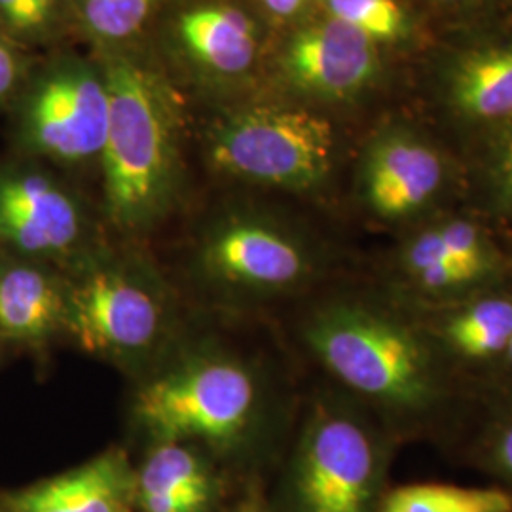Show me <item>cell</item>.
Here are the masks:
<instances>
[{
    "instance_id": "cell-12",
    "label": "cell",
    "mask_w": 512,
    "mask_h": 512,
    "mask_svg": "<svg viewBox=\"0 0 512 512\" xmlns=\"http://www.w3.org/2000/svg\"><path fill=\"white\" fill-rule=\"evenodd\" d=\"M78 236L73 202L37 175L0 183V239L25 253H57Z\"/></svg>"
},
{
    "instance_id": "cell-20",
    "label": "cell",
    "mask_w": 512,
    "mask_h": 512,
    "mask_svg": "<svg viewBox=\"0 0 512 512\" xmlns=\"http://www.w3.org/2000/svg\"><path fill=\"white\" fill-rule=\"evenodd\" d=\"M330 18L378 42H397L410 35V16L397 0H327Z\"/></svg>"
},
{
    "instance_id": "cell-23",
    "label": "cell",
    "mask_w": 512,
    "mask_h": 512,
    "mask_svg": "<svg viewBox=\"0 0 512 512\" xmlns=\"http://www.w3.org/2000/svg\"><path fill=\"white\" fill-rule=\"evenodd\" d=\"M54 0H0V14L19 31L38 29L50 16Z\"/></svg>"
},
{
    "instance_id": "cell-17",
    "label": "cell",
    "mask_w": 512,
    "mask_h": 512,
    "mask_svg": "<svg viewBox=\"0 0 512 512\" xmlns=\"http://www.w3.org/2000/svg\"><path fill=\"white\" fill-rule=\"evenodd\" d=\"M179 31L192 55L220 73H241L255 61V27L236 8L207 6L186 12Z\"/></svg>"
},
{
    "instance_id": "cell-10",
    "label": "cell",
    "mask_w": 512,
    "mask_h": 512,
    "mask_svg": "<svg viewBox=\"0 0 512 512\" xmlns=\"http://www.w3.org/2000/svg\"><path fill=\"white\" fill-rule=\"evenodd\" d=\"M283 65L300 90L348 99L378 76L380 54L372 38L329 16L294 35Z\"/></svg>"
},
{
    "instance_id": "cell-3",
    "label": "cell",
    "mask_w": 512,
    "mask_h": 512,
    "mask_svg": "<svg viewBox=\"0 0 512 512\" xmlns=\"http://www.w3.org/2000/svg\"><path fill=\"white\" fill-rule=\"evenodd\" d=\"M105 88L109 126L101 160L107 203L112 219L135 226L154 217L169 188V114L152 78L133 65L112 63Z\"/></svg>"
},
{
    "instance_id": "cell-14",
    "label": "cell",
    "mask_w": 512,
    "mask_h": 512,
    "mask_svg": "<svg viewBox=\"0 0 512 512\" xmlns=\"http://www.w3.org/2000/svg\"><path fill=\"white\" fill-rule=\"evenodd\" d=\"M65 321V294L46 272L27 264L0 268V334L37 344Z\"/></svg>"
},
{
    "instance_id": "cell-9",
    "label": "cell",
    "mask_w": 512,
    "mask_h": 512,
    "mask_svg": "<svg viewBox=\"0 0 512 512\" xmlns=\"http://www.w3.org/2000/svg\"><path fill=\"white\" fill-rule=\"evenodd\" d=\"M203 262L220 281L262 293L294 291L315 275L313 256L298 239L260 222L224 226Z\"/></svg>"
},
{
    "instance_id": "cell-2",
    "label": "cell",
    "mask_w": 512,
    "mask_h": 512,
    "mask_svg": "<svg viewBox=\"0 0 512 512\" xmlns=\"http://www.w3.org/2000/svg\"><path fill=\"white\" fill-rule=\"evenodd\" d=\"M401 440L363 404L319 401L289 475L291 512H376Z\"/></svg>"
},
{
    "instance_id": "cell-15",
    "label": "cell",
    "mask_w": 512,
    "mask_h": 512,
    "mask_svg": "<svg viewBox=\"0 0 512 512\" xmlns=\"http://www.w3.org/2000/svg\"><path fill=\"white\" fill-rule=\"evenodd\" d=\"M448 92L459 114L478 124L512 120V44L461 55Z\"/></svg>"
},
{
    "instance_id": "cell-28",
    "label": "cell",
    "mask_w": 512,
    "mask_h": 512,
    "mask_svg": "<svg viewBox=\"0 0 512 512\" xmlns=\"http://www.w3.org/2000/svg\"><path fill=\"white\" fill-rule=\"evenodd\" d=\"M433 2L440 4V6H465V4H473L478 0H433Z\"/></svg>"
},
{
    "instance_id": "cell-16",
    "label": "cell",
    "mask_w": 512,
    "mask_h": 512,
    "mask_svg": "<svg viewBox=\"0 0 512 512\" xmlns=\"http://www.w3.org/2000/svg\"><path fill=\"white\" fill-rule=\"evenodd\" d=\"M473 429L461 437L465 465L512 495V380L484 382Z\"/></svg>"
},
{
    "instance_id": "cell-5",
    "label": "cell",
    "mask_w": 512,
    "mask_h": 512,
    "mask_svg": "<svg viewBox=\"0 0 512 512\" xmlns=\"http://www.w3.org/2000/svg\"><path fill=\"white\" fill-rule=\"evenodd\" d=\"M253 376L230 361H196L148 385L137 401L141 420L165 442L232 440L253 420Z\"/></svg>"
},
{
    "instance_id": "cell-4",
    "label": "cell",
    "mask_w": 512,
    "mask_h": 512,
    "mask_svg": "<svg viewBox=\"0 0 512 512\" xmlns=\"http://www.w3.org/2000/svg\"><path fill=\"white\" fill-rule=\"evenodd\" d=\"M334 156L332 124L310 110H245L226 122L211 143V160L220 171L294 192L325 183Z\"/></svg>"
},
{
    "instance_id": "cell-27",
    "label": "cell",
    "mask_w": 512,
    "mask_h": 512,
    "mask_svg": "<svg viewBox=\"0 0 512 512\" xmlns=\"http://www.w3.org/2000/svg\"><path fill=\"white\" fill-rule=\"evenodd\" d=\"M239 512H264V509H262V505L258 503V499H256L255 495H251L247 501H243Z\"/></svg>"
},
{
    "instance_id": "cell-7",
    "label": "cell",
    "mask_w": 512,
    "mask_h": 512,
    "mask_svg": "<svg viewBox=\"0 0 512 512\" xmlns=\"http://www.w3.org/2000/svg\"><path fill=\"white\" fill-rule=\"evenodd\" d=\"M162 321L158 298L124 272H86L65 296V323L92 353L128 355L150 348Z\"/></svg>"
},
{
    "instance_id": "cell-11",
    "label": "cell",
    "mask_w": 512,
    "mask_h": 512,
    "mask_svg": "<svg viewBox=\"0 0 512 512\" xmlns=\"http://www.w3.org/2000/svg\"><path fill=\"white\" fill-rule=\"evenodd\" d=\"M31 135L38 147L61 160L101 154L109 126V93L86 74L48 80L31 107Z\"/></svg>"
},
{
    "instance_id": "cell-8",
    "label": "cell",
    "mask_w": 512,
    "mask_h": 512,
    "mask_svg": "<svg viewBox=\"0 0 512 512\" xmlns=\"http://www.w3.org/2000/svg\"><path fill=\"white\" fill-rule=\"evenodd\" d=\"M444 361L463 380H488L512 342V281L427 310H412Z\"/></svg>"
},
{
    "instance_id": "cell-22",
    "label": "cell",
    "mask_w": 512,
    "mask_h": 512,
    "mask_svg": "<svg viewBox=\"0 0 512 512\" xmlns=\"http://www.w3.org/2000/svg\"><path fill=\"white\" fill-rule=\"evenodd\" d=\"M154 0H86L84 14L97 35L126 38L141 29Z\"/></svg>"
},
{
    "instance_id": "cell-24",
    "label": "cell",
    "mask_w": 512,
    "mask_h": 512,
    "mask_svg": "<svg viewBox=\"0 0 512 512\" xmlns=\"http://www.w3.org/2000/svg\"><path fill=\"white\" fill-rule=\"evenodd\" d=\"M16 78V59L12 52L0 42V97L8 92Z\"/></svg>"
},
{
    "instance_id": "cell-13",
    "label": "cell",
    "mask_w": 512,
    "mask_h": 512,
    "mask_svg": "<svg viewBox=\"0 0 512 512\" xmlns=\"http://www.w3.org/2000/svg\"><path fill=\"white\" fill-rule=\"evenodd\" d=\"M133 488L126 459L109 452L19 492L10 512H124Z\"/></svg>"
},
{
    "instance_id": "cell-21",
    "label": "cell",
    "mask_w": 512,
    "mask_h": 512,
    "mask_svg": "<svg viewBox=\"0 0 512 512\" xmlns=\"http://www.w3.org/2000/svg\"><path fill=\"white\" fill-rule=\"evenodd\" d=\"M482 184L492 213L512 220V120L499 129L488 148Z\"/></svg>"
},
{
    "instance_id": "cell-18",
    "label": "cell",
    "mask_w": 512,
    "mask_h": 512,
    "mask_svg": "<svg viewBox=\"0 0 512 512\" xmlns=\"http://www.w3.org/2000/svg\"><path fill=\"white\" fill-rule=\"evenodd\" d=\"M376 512H512V495L494 484L412 482L387 488Z\"/></svg>"
},
{
    "instance_id": "cell-1",
    "label": "cell",
    "mask_w": 512,
    "mask_h": 512,
    "mask_svg": "<svg viewBox=\"0 0 512 512\" xmlns=\"http://www.w3.org/2000/svg\"><path fill=\"white\" fill-rule=\"evenodd\" d=\"M304 340L401 442L437 433L461 408V378L416 313L387 291L323 304L311 313Z\"/></svg>"
},
{
    "instance_id": "cell-19",
    "label": "cell",
    "mask_w": 512,
    "mask_h": 512,
    "mask_svg": "<svg viewBox=\"0 0 512 512\" xmlns=\"http://www.w3.org/2000/svg\"><path fill=\"white\" fill-rule=\"evenodd\" d=\"M135 495H181L211 501V476L200 458L177 442H165L135 476Z\"/></svg>"
},
{
    "instance_id": "cell-6",
    "label": "cell",
    "mask_w": 512,
    "mask_h": 512,
    "mask_svg": "<svg viewBox=\"0 0 512 512\" xmlns=\"http://www.w3.org/2000/svg\"><path fill=\"white\" fill-rule=\"evenodd\" d=\"M452 183L446 154L412 129L378 135L361 167V196L376 219L420 224Z\"/></svg>"
},
{
    "instance_id": "cell-25",
    "label": "cell",
    "mask_w": 512,
    "mask_h": 512,
    "mask_svg": "<svg viewBox=\"0 0 512 512\" xmlns=\"http://www.w3.org/2000/svg\"><path fill=\"white\" fill-rule=\"evenodd\" d=\"M262 2L277 18H293L308 6L310 0H262Z\"/></svg>"
},
{
    "instance_id": "cell-26",
    "label": "cell",
    "mask_w": 512,
    "mask_h": 512,
    "mask_svg": "<svg viewBox=\"0 0 512 512\" xmlns=\"http://www.w3.org/2000/svg\"><path fill=\"white\" fill-rule=\"evenodd\" d=\"M488 380H512V342L509 349H507V353H505V357H503V361H501V365L497 366V370ZM488 380H484V382H488Z\"/></svg>"
}]
</instances>
